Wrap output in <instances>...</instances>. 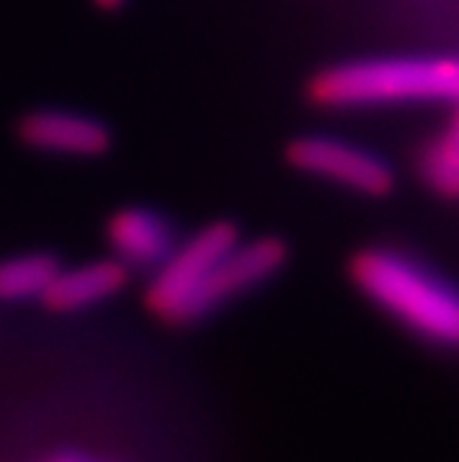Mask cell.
I'll return each instance as SVG.
<instances>
[{"label": "cell", "instance_id": "6da1fadb", "mask_svg": "<svg viewBox=\"0 0 459 462\" xmlns=\"http://www.w3.org/2000/svg\"><path fill=\"white\" fill-rule=\"evenodd\" d=\"M349 280L415 341L459 352V282L427 258L393 244H368L349 258Z\"/></svg>", "mask_w": 459, "mask_h": 462}, {"label": "cell", "instance_id": "7a4b0ae2", "mask_svg": "<svg viewBox=\"0 0 459 462\" xmlns=\"http://www.w3.org/2000/svg\"><path fill=\"white\" fill-rule=\"evenodd\" d=\"M308 100L318 108H360L388 103L459 106V59L393 56L344 61L318 69L308 80Z\"/></svg>", "mask_w": 459, "mask_h": 462}, {"label": "cell", "instance_id": "3957f363", "mask_svg": "<svg viewBox=\"0 0 459 462\" xmlns=\"http://www.w3.org/2000/svg\"><path fill=\"white\" fill-rule=\"evenodd\" d=\"M290 249L280 236H258L233 244L225 255L207 269L183 310L180 327L199 324L222 313L225 308L246 300L249 293L269 285L285 266Z\"/></svg>", "mask_w": 459, "mask_h": 462}, {"label": "cell", "instance_id": "277c9868", "mask_svg": "<svg viewBox=\"0 0 459 462\" xmlns=\"http://www.w3.org/2000/svg\"><path fill=\"white\" fill-rule=\"evenodd\" d=\"M238 241H241V230L235 222L227 219L207 222L188 238H180V244L166 258V263L150 274L147 297H144L150 313L163 324L180 327L183 310L197 285L202 282V277L207 274V269Z\"/></svg>", "mask_w": 459, "mask_h": 462}, {"label": "cell", "instance_id": "5b68a950", "mask_svg": "<svg viewBox=\"0 0 459 462\" xmlns=\"http://www.w3.org/2000/svg\"><path fill=\"white\" fill-rule=\"evenodd\" d=\"M285 161L305 175L335 183L360 197H388L396 186V175L382 155L324 134L288 142Z\"/></svg>", "mask_w": 459, "mask_h": 462}, {"label": "cell", "instance_id": "8992f818", "mask_svg": "<svg viewBox=\"0 0 459 462\" xmlns=\"http://www.w3.org/2000/svg\"><path fill=\"white\" fill-rule=\"evenodd\" d=\"M17 139L28 150L69 158H100L114 144V134L106 122L67 108H33L23 114Z\"/></svg>", "mask_w": 459, "mask_h": 462}, {"label": "cell", "instance_id": "52a82bcc", "mask_svg": "<svg viewBox=\"0 0 459 462\" xmlns=\"http://www.w3.org/2000/svg\"><path fill=\"white\" fill-rule=\"evenodd\" d=\"M106 241L111 255L133 272L152 274L166 263L175 246L180 244V233L161 211L144 205L119 208L106 222Z\"/></svg>", "mask_w": 459, "mask_h": 462}, {"label": "cell", "instance_id": "ba28073f", "mask_svg": "<svg viewBox=\"0 0 459 462\" xmlns=\"http://www.w3.org/2000/svg\"><path fill=\"white\" fill-rule=\"evenodd\" d=\"M131 282V269L111 258H97L78 266H61L56 280L41 297L53 313H83L111 302Z\"/></svg>", "mask_w": 459, "mask_h": 462}, {"label": "cell", "instance_id": "9c48e42d", "mask_svg": "<svg viewBox=\"0 0 459 462\" xmlns=\"http://www.w3.org/2000/svg\"><path fill=\"white\" fill-rule=\"evenodd\" d=\"M61 266L64 263L53 252H20V255L4 258L0 261V302H41Z\"/></svg>", "mask_w": 459, "mask_h": 462}, {"label": "cell", "instance_id": "30bf717a", "mask_svg": "<svg viewBox=\"0 0 459 462\" xmlns=\"http://www.w3.org/2000/svg\"><path fill=\"white\" fill-rule=\"evenodd\" d=\"M421 180L445 199H459V106L445 128L421 150Z\"/></svg>", "mask_w": 459, "mask_h": 462}, {"label": "cell", "instance_id": "8fae6325", "mask_svg": "<svg viewBox=\"0 0 459 462\" xmlns=\"http://www.w3.org/2000/svg\"><path fill=\"white\" fill-rule=\"evenodd\" d=\"M41 462H114L108 459L106 454L100 451H89V448H59V451H50L48 457H41Z\"/></svg>", "mask_w": 459, "mask_h": 462}, {"label": "cell", "instance_id": "7c38bea8", "mask_svg": "<svg viewBox=\"0 0 459 462\" xmlns=\"http://www.w3.org/2000/svg\"><path fill=\"white\" fill-rule=\"evenodd\" d=\"M92 4L97 6V9H103V12H116V9H122L128 0H92Z\"/></svg>", "mask_w": 459, "mask_h": 462}]
</instances>
